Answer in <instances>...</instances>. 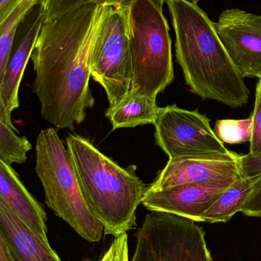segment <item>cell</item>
<instances>
[{
	"mask_svg": "<svg viewBox=\"0 0 261 261\" xmlns=\"http://www.w3.org/2000/svg\"><path fill=\"white\" fill-rule=\"evenodd\" d=\"M253 133L250 154L261 156V78H259L256 88L255 105L252 113Z\"/></svg>",
	"mask_w": 261,
	"mask_h": 261,
	"instance_id": "cell-21",
	"label": "cell"
},
{
	"mask_svg": "<svg viewBox=\"0 0 261 261\" xmlns=\"http://www.w3.org/2000/svg\"><path fill=\"white\" fill-rule=\"evenodd\" d=\"M240 164L242 177L261 173V156H252L250 153L241 155ZM241 213L250 217H261V190Z\"/></svg>",
	"mask_w": 261,
	"mask_h": 261,
	"instance_id": "cell-20",
	"label": "cell"
},
{
	"mask_svg": "<svg viewBox=\"0 0 261 261\" xmlns=\"http://www.w3.org/2000/svg\"><path fill=\"white\" fill-rule=\"evenodd\" d=\"M81 188L106 234L119 237L136 225V210L147 187L136 166L122 167L78 135L66 138Z\"/></svg>",
	"mask_w": 261,
	"mask_h": 261,
	"instance_id": "cell-3",
	"label": "cell"
},
{
	"mask_svg": "<svg viewBox=\"0 0 261 261\" xmlns=\"http://www.w3.org/2000/svg\"><path fill=\"white\" fill-rule=\"evenodd\" d=\"M15 132L0 121V161L9 166L26 162L27 153L32 149L26 137H19Z\"/></svg>",
	"mask_w": 261,
	"mask_h": 261,
	"instance_id": "cell-18",
	"label": "cell"
},
{
	"mask_svg": "<svg viewBox=\"0 0 261 261\" xmlns=\"http://www.w3.org/2000/svg\"><path fill=\"white\" fill-rule=\"evenodd\" d=\"M234 182L182 184L159 190L147 189L142 204L151 212L170 213L202 222L203 215Z\"/></svg>",
	"mask_w": 261,
	"mask_h": 261,
	"instance_id": "cell-11",
	"label": "cell"
},
{
	"mask_svg": "<svg viewBox=\"0 0 261 261\" xmlns=\"http://www.w3.org/2000/svg\"><path fill=\"white\" fill-rule=\"evenodd\" d=\"M261 78V77H260Z\"/></svg>",
	"mask_w": 261,
	"mask_h": 261,
	"instance_id": "cell-29",
	"label": "cell"
},
{
	"mask_svg": "<svg viewBox=\"0 0 261 261\" xmlns=\"http://www.w3.org/2000/svg\"><path fill=\"white\" fill-rule=\"evenodd\" d=\"M0 200L46 245L47 216L39 202L30 194L12 166L0 161Z\"/></svg>",
	"mask_w": 261,
	"mask_h": 261,
	"instance_id": "cell-13",
	"label": "cell"
},
{
	"mask_svg": "<svg viewBox=\"0 0 261 261\" xmlns=\"http://www.w3.org/2000/svg\"><path fill=\"white\" fill-rule=\"evenodd\" d=\"M87 0H51L45 11V19L61 15L70 9L87 3Z\"/></svg>",
	"mask_w": 261,
	"mask_h": 261,
	"instance_id": "cell-23",
	"label": "cell"
},
{
	"mask_svg": "<svg viewBox=\"0 0 261 261\" xmlns=\"http://www.w3.org/2000/svg\"><path fill=\"white\" fill-rule=\"evenodd\" d=\"M176 33V53L185 83L202 99L231 108L249 100L250 90L219 38L214 21L196 4L167 0Z\"/></svg>",
	"mask_w": 261,
	"mask_h": 261,
	"instance_id": "cell-2",
	"label": "cell"
},
{
	"mask_svg": "<svg viewBox=\"0 0 261 261\" xmlns=\"http://www.w3.org/2000/svg\"><path fill=\"white\" fill-rule=\"evenodd\" d=\"M185 1L189 2V3H193V4L197 5V3H199L200 0H185Z\"/></svg>",
	"mask_w": 261,
	"mask_h": 261,
	"instance_id": "cell-28",
	"label": "cell"
},
{
	"mask_svg": "<svg viewBox=\"0 0 261 261\" xmlns=\"http://www.w3.org/2000/svg\"><path fill=\"white\" fill-rule=\"evenodd\" d=\"M50 1L51 0H35V3H36V5H38V6H44V9H45Z\"/></svg>",
	"mask_w": 261,
	"mask_h": 261,
	"instance_id": "cell-27",
	"label": "cell"
},
{
	"mask_svg": "<svg viewBox=\"0 0 261 261\" xmlns=\"http://www.w3.org/2000/svg\"><path fill=\"white\" fill-rule=\"evenodd\" d=\"M215 132L218 138L226 144L251 142L253 133L252 115L248 119L218 120Z\"/></svg>",
	"mask_w": 261,
	"mask_h": 261,
	"instance_id": "cell-19",
	"label": "cell"
},
{
	"mask_svg": "<svg viewBox=\"0 0 261 261\" xmlns=\"http://www.w3.org/2000/svg\"><path fill=\"white\" fill-rule=\"evenodd\" d=\"M0 261H16L4 237L0 234Z\"/></svg>",
	"mask_w": 261,
	"mask_h": 261,
	"instance_id": "cell-26",
	"label": "cell"
},
{
	"mask_svg": "<svg viewBox=\"0 0 261 261\" xmlns=\"http://www.w3.org/2000/svg\"><path fill=\"white\" fill-rule=\"evenodd\" d=\"M35 6V0H24L4 21L0 22V78L7 65L18 26Z\"/></svg>",
	"mask_w": 261,
	"mask_h": 261,
	"instance_id": "cell-17",
	"label": "cell"
},
{
	"mask_svg": "<svg viewBox=\"0 0 261 261\" xmlns=\"http://www.w3.org/2000/svg\"><path fill=\"white\" fill-rule=\"evenodd\" d=\"M105 6V15L95 41L90 74L105 90L109 107L112 108L132 91L133 57L129 7Z\"/></svg>",
	"mask_w": 261,
	"mask_h": 261,
	"instance_id": "cell-6",
	"label": "cell"
},
{
	"mask_svg": "<svg viewBox=\"0 0 261 261\" xmlns=\"http://www.w3.org/2000/svg\"><path fill=\"white\" fill-rule=\"evenodd\" d=\"M101 261H129L128 236L127 233L115 238Z\"/></svg>",
	"mask_w": 261,
	"mask_h": 261,
	"instance_id": "cell-22",
	"label": "cell"
},
{
	"mask_svg": "<svg viewBox=\"0 0 261 261\" xmlns=\"http://www.w3.org/2000/svg\"><path fill=\"white\" fill-rule=\"evenodd\" d=\"M45 19L42 6L36 10L18 39L14 41L10 56L3 76L0 78V106L9 114L19 107L18 90L29 58L32 56L40 31Z\"/></svg>",
	"mask_w": 261,
	"mask_h": 261,
	"instance_id": "cell-12",
	"label": "cell"
},
{
	"mask_svg": "<svg viewBox=\"0 0 261 261\" xmlns=\"http://www.w3.org/2000/svg\"><path fill=\"white\" fill-rule=\"evenodd\" d=\"M135 0H87V3H94L100 5H110V6H124L129 7ZM159 7H163L164 3H167V0H152Z\"/></svg>",
	"mask_w": 261,
	"mask_h": 261,
	"instance_id": "cell-25",
	"label": "cell"
},
{
	"mask_svg": "<svg viewBox=\"0 0 261 261\" xmlns=\"http://www.w3.org/2000/svg\"><path fill=\"white\" fill-rule=\"evenodd\" d=\"M215 29L244 78L261 77V15L226 9Z\"/></svg>",
	"mask_w": 261,
	"mask_h": 261,
	"instance_id": "cell-10",
	"label": "cell"
},
{
	"mask_svg": "<svg viewBox=\"0 0 261 261\" xmlns=\"http://www.w3.org/2000/svg\"><path fill=\"white\" fill-rule=\"evenodd\" d=\"M0 234L16 261H62L57 253L29 230L0 200Z\"/></svg>",
	"mask_w": 261,
	"mask_h": 261,
	"instance_id": "cell-14",
	"label": "cell"
},
{
	"mask_svg": "<svg viewBox=\"0 0 261 261\" xmlns=\"http://www.w3.org/2000/svg\"><path fill=\"white\" fill-rule=\"evenodd\" d=\"M159 109L156 99L131 91L117 105L108 107L105 116L111 123L112 130L134 128L148 124L153 125Z\"/></svg>",
	"mask_w": 261,
	"mask_h": 261,
	"instance_id": "cell-16",
	"label": "cell"
},
{
	"mask_svg": "<svg viewBox=\"0 0 261 261\" xmlns=\"http://www.w3.org/2000/svg\"><path fill=\"white\" fill-rule=\"evenodd\" d=\"M133 57L132 91L156 99L174 80L170 27L162 8L152 0L129 6Z\"/></svg>",
	"mask_w": 261,
	"mask_h": 261,
	"instance_id": "cell-5",
	"label": "cell"
},
{
	"mask_svg": "<svg viewBox=\"0 0 261 261\" xmlns=\"http://www.w3.org/2000/svg\"><path fill=\"white\" fill-rule=\"evenodd\" d=\"M136 239L131 261H212L205 231L186 218L152 212Z\"/></svg>",
	"mask_w": 261,
	"mask_h": 261,
	"instance_id": "cell-7",
	"label": "cell"
},
{
	"mask_svg": "<svg viewBox=\"0 0 261 261\" xmlns=\"http://www.w3.org/2000/svg\"><path fill=\"white\" fill-rule=\"evenodd\" d=\"M261 190V173L244 176L234 182L203 215L202 222H227L252 200Z\"/></svg>",
	"mask_w": 261,
	"mask_h": 261,
	"instance_id": "cell-15",
	"label": "cell"
},
{
	"mask_svg": "<svg viewBox=\"0 0 261 261\" xmlns=\"http://www.w3.org/2000/svg\"><path fill=\"white\" fill-rule=\"evenodd\" d=\"M240 156L231 151L170 158L147 189L159 190L182 184L235 182L242 177Z\"/></svg>",
	"mask_w": 261,
	"mask_h": 261,
	"instance_id": "cell-9",
	"label": "cell"
},
{
	"mask_svg": "<svg viewBox=\"0 0 261 261\" xmlns=\"http://www.w3.org/2000/svg\"><path fill=\"white\" fill-rule=\"evenodd\" d=\"M106 9L87 3L44 20L40 31L31 56L33 93L43 119L58 129H75L94 106L90 66Z\"/></svg>",
	"mask_w": 261,
	"mask_h": 261,
	"instance_id": "cell-1",
	"label": "cell"
},
{
	"mask_svg": "<svg viewBox=\"0 0 261 261\" xmlns=\"http://www.w3.org/2000/svg\"><path fill=\"white\" fill-rule=\"evenodd\" d=\"M35 152V172L44 189L47 206L81 238L99 242L104 226L92 212L70 153L55 128L40 132Z\"/></svg>",
	"mask_w": 261,
	"mask_h": 261,
	"instance_id": "cell-4",
	"label": "cell"
},
{
	"mask_svg": "<svg viewBox=\"0 0 261 261\" xmlns=\"http://www.w3.org/2000/svg\"><path fill=\"white\" fill-rule=\"evenodd\" d=\"M210 122L198 110H183L176 105L159 108L153 124L156 144L170 159L199 153H230Z\"/></svg>",
	"mask_w": 261,
	"mask_h": 261,
	"instance_id": "cell-8",
	"label": "cell"
},
{
	"mask_svg": "<svg viewBox=\"0 0 261 261\" xmlns=\"http://www.w3.org/2000/svg\"><path fill=\"white\" fill-rule=\"evenodd\" d=\"M24 0H0V22L4 21Z\"/></svg>",
	"mask_w": 261,
	"mask_h": 261,
	"instance_id": "cell-24",
	"label": "cell"
}]
</instances>
